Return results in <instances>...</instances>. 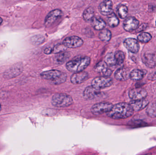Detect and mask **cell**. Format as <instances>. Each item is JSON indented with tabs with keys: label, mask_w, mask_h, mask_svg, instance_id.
Segmentation results:
<instances>
[{
	"label": "cell",
	"mask_w": 156,
	"mask_h": 155,
	"mask_svg": "<svg viewBox=\"0 0 156 155\" xmlns=\"http://www.w3.org/2000/svg\"><path fill=\"white\" fill-rule=\"evenodd\" d=\"M134 111L129 104L121 103L113 105L111 111L107 113V115L112 119L119 120L131 117Z\"/></svg>",
	"instance_id": "cell-1"
},
{
	"label": "cell",
	"mask_w": 156,
	"mask_h": 155,
	"mask_svg": "<svg viewBox=\"0 0 156 155\" xmlns=\"http://www.w3.org/2000/svg\"><path fill=\"white\" fill-rule=\"evenodd\" d=\"M91 59L87 56H78L67 63L66 67L69 72L78 73L83 72L90 63Z\"/></svg>",
	"instance_id": "cell-2"
},
{
	"label": "cell",
	"mask_w": 156,
	"mask_h": 155,
	"mask_svg": "<svg viewBox=\"0 0 156 155\" xmlns=\"http://www.w3.org/2000/svg\"><path fill=\"white\" fill-rule=\"evenodd\" d=\"M43 79L53 85H60L66 82L67 75L65 72L57 70H51L43 72L41 74Z\"/></svg>",
	"instance_id": "cell-3"
},
{
	"label": "cell",
	"mask_w": 156,
	"mask_h": 155,
	"mask_svg": "<svg viewBox=\"0 0 156 155\" xmlns=\"http://www.w3.org/2000/svg\"><path fill=\"white\" fill-rule=\"evenodd\" d=\"M51 103L55 107H68L73 103V98L67 94L58 93L53 96Z\"/></svg>",
	"instance_id": "cell-4"
},
{
	"label": "cell",
	"mask_w": 156,
	"mask_h": 155,
	"mask_svg": "<svg viewBox=\"0 0 156 155\" xmlns=\"http://www.w3.org/2000/svg\"><path fill=\"white\" fill-rule=\"evenodd\" d=\"M112 104L108 102H101L92 106L91 112L94 115H100L110 112L112 108Z\"/></svg>",
	"instance_id": "cell-5"
},
{
	"label": "cell",
	"mask_w": 156,
	"mask_h": 155,
	"mask_svg": "<svg viewBox=\"0 0 156 155\" xmlns=\"http://www.w3.org/2000/svg\"><path fill=\"white\" fill-rule=\"evenodd\" d=\"M112 84V78L106 76L95 77L91 82L92 86L99 90L110 87Z\"/></svg>",
	"instance_id": "cell-6"
},
{
	"label": "cell",
	"mask_w": 156,
	"mask_h": 155,
	"mask_svg": "<svg viewBox=\"0 0 156 155\" xmlns=\"http://www.w3.org/2000/svg\"><path fill=\"white\" fill-rule=\"evenodd\" d=\"M63 15V12L59 9H55L51 11L47 15L45 19L44 24L46 26L49 27L54 24Z\"/></svg>",
	"instance_id": "cell-7"
},
{
	"label": "cell",
	"mask_w": 156,
	"mask_h": 155,
	"mask_svg": "<svg viewBox=\"0 0 156 155\" xmlns=\"http://www.w3.org/2000/svg\"><path fill=\"white\" fill-rule=\"evenodd\" d=\"M83 42L81 38L77 36H71L66 37L63 41V44L66 48H77L83 45Z\"/></svg>",
	"instance_id": "cell-8"
},
{
	"label": "cell",
	"mask_w": 156,
	"mask_h": 155,
	"mask_svg": "<svg viewBox=\"0 0 156 155\" xmlns=\"http://www.w3.org/2000/svg\"><path fill=\"white\" fill-rule=\"evenodd\" d=\"M94 70L96 72L101 75L103 76L110 77L112 71L108 67V65L105 61H101L95 65Z\"/></svg>",
	"instance_id": "cell-9"
},
{
	"label": "cell",
	"mask_w": 156,
	"mask_h": 155,
	"mask_svg": "<svg viewBox=\"0 0 156 155\" xmlns=\"http://www.w3.org/2000/svg\"><path fill=\"white\" fill-rule=\"evenodd\" d=\"M129 96L133 101L145 99L147 93L145 89L142 88H134L129 92Z\"/></svg>",
	"instance_id": "cell-10"
},
{
	"label": "cell",
	"mask_w": 156,
	"mask_h": 155,
	"mask_svg": "<svg viewBox=\"0 0 156 155\" xmlns=\"http://www.w3.org/2000/svg\"><path fill=\"white\" fill-rule=\"evenodd\" d=\"M144 63L148 68L156 67V54L155 53L146 52L142 57Z\"/></svg>",
	"instance_id": "cell-11"
},
{
	"label": "cell",
	"mask_w": 156,
	"mask_h": 155,
	"mask_svg": "<svg viewBox=\"0 0 156 155\" xmlns=\"http://www.w3.org/2000/svg\"><path fill=\"white\" fill-rule=\"evenodd\" d=\"M139 22L134 17H129L126 19L123 23V28L127 32H132L136 30L138 27Z\"/></svg>",
	"instance_id": "cell-12"
},
{
	"label": "cell",
	"mask_w": 156,
	"mask_h": 155,
	"mask_svg": "<svg viewBox=\"0 0 156 155\" xmlns=\"http://www.w3.org/2000/svg\"><path fill=\"white\" fill-rule=\"evenodd\" d=\"M125 47L133 53H136L139 51L140 46L137 40L133 38H128L124 42Z\"/></svg>",
	"instance_id": "cell-13"
},
{
	"label": "cell",
	"mask_w": 156,
	"mask_h": 155,
	"mask_svg": "<svg viewBox=\"0 0 156 155\" xmlns=\"http://www.w3.org/2000/svg\"><path fill=\"white\" fill-rule=\"evenodd\" d=\"M89 77V74L83 71L73 74L70 77V81L73 84H79L87 81Z\"/></svg>",
	"instance_id": "cell-14"
},
{
	"label": "cell",
	"mask_w": 156,
	"mask_h": 155,
	"mask_svg": "<svg viewBox=\"0 0 156 155\" xmlns=\"http://www.w3.org/2000/svg\"><path fill=\"white\" fill-rule=\"evenodd\" d=\"M112 2L111 1H105L102 2L99 5L100 13L105 16H108L113 12Z\"/></svg>",
	"instance_id": "cell-15"
},
{
	"label": "cell",
	"mask_w": 156,
	"mask_h": 155,
	"mask_svg": "<svg viewBox=\"0 0 156 155\" xmlns=\"http://www.w3.org/2000/svg\"><path fill=\"white\" fill-rule=\"evenodd\" d=\"M101 94L100 90L96 89L93 86H88L84 89L83 92V96L84 99L87 100H93L96 98Z\"/></svg>",
	"instance_id": "cell-16"
},
{
	"label": "cell",
	"mask_w": 156,
	"mask_h": 155,
	"mask_svg": "<svg viewBox=\"0 0 156 155\" xmlns=\"http://www.w3.org/2000/svg\"><path fill=\"white\" fill-rule=\"evenodd\" d=\"M115 77L119 81H126L130 78V72L127 68L121 67L115 71Z\"/></svg>",
	"instance_id": "cell-17"
},
{
	"label": "cell",
	"mask_w": 156,
	"mask_h": 155,
	"mask_svg": "<svg viewBox=\"0 0 156 155\" xmlns=\"http://www.w3.org/2000/svg\"><path fill=\"white\" fill-rule=\"evenodd\" d=\"M149 101L146 99L142 100L132 101L129 104L133 108V110L136 112L141 111L144 109L149 104Z\"/></svg>",
	"instance_id": "cell-18"
},
{
	"label": "cell",
	"mask_w": 156,
	"mask_h": 155,
	"mask_svg": "<svg viewBox=\"0 0 156 155\" xmlns=\"http://www.w3.org/2000/svg\"><path fill=\"white\" fill-rule=\"evenodd\" d=\"M70 56L68 52H64L58 54L54 58V62L57 65H61L67 61Z\"/></svg>",
	"instance_id": "cell-19"
},
{
	"label": "cell",
	"mask_w": 156,
	"mask_h": 155,
	"mask_svg": "<svg viewBox=\"0 0 156 155\" xmlns=\"http://www.w3.org/2000/svg\"><path fill=\"white\" fill-rule=\"evenodd\" d=\"M92 25L95 30L101 31L106 26V23L101 18L94 17L91 21Z\"/></svg>",
	"instance_id": "cell-20"
},
{
	"label": "cell",
	"mask_w": 156,
	"mask_h": 155,
	"mask_svg": "<svg viewBox=\"0 0 156 155\" xmlns=\"http://www.w3.org/2000/svg\"><path fill=\"white\" fill-rule=\"evenodd\" d=\"M94 15L95 12L94 9L93 7L90 6L84 10L83 14V17L86 22H91L94 17Z\"/></svg>",
	"instance_id": "cell-21"
},
{
	"label": "cell",
	"mask_w": 156,
	"mask_h": 155,
	"mask_svg": "<svg viewBox=\"0 0 156 155\" xmlns=\"http://www.w3.org/2000/svg\"><path fill=\"white\" fill-rule=\"evenodd\" d=\"M107 24L112 28L116 27L119 24V20L116 15L113 12L108 15L107 18Z\"/></svg>",
	"instance_id": "cell-22"
},
{
	"label": "cell",
	"mask_w": 156,
	"mask_h": 155,
	"mask_svg": "<svg viewBox=\"0 0 156 155\" xmlns=\"http://www.w3.org/2000/svg\"><path fill=\"white\" fill-rule=\"evenodd\" d=\"M144 73L142 70L134 69L130 72V77L133 81H139L144 77Z\"/></svg>",
	"instance_id": "cell-23"
},
{
	"label": "cell",
	"mask_w": 156,
	"mask_h": 155,
	"mask_svg": "<svg viewBox=\"0 0 156 155\" xmlns=\"http://www.w3.org/2000/svg\"><path fill=\"white\" fill-rule=\"evenodd\" d=\"M99 37L101 41L109 42L112 38V32L108 29H104L100 32Z\"/></svg>",
	"instance_id": "cell-24"
},
{
	"label": "cell",
	"mask_w": 156,
	"mask_h": 155,
	"mask_svg": "<svg viewBox=\"0 0 156 155\" xmlns=\"http://www.w3.org/2000/svg\"><path fill=\"white\" fill-rule=\"evenodd\" d=\"M117 12L120 18L125 19L128 14V8L125 5H120L117 7Z\"/></svg>",
	"instance_id": "cell-25"
},
{
	"label": "cell",
	"mask_w": 156,
	"mask_h": 155,
	"mask_svg": "<svg viewBox=\"0 0 156 155\" xmlns=\"http://www.w3.org/2000/svg\"><path fill=\"white\" fill-rule=\"evenodd\" d=\"M105 62L108 66H110L116 65V61L115 54L113 53H109L107 54L105 58Z\"/></svg>",
	"instance_id": "cell-26"
},
{
	"label": "cell",
	"mask_w": 156,
	"mask_h": 155,
	"mask_svg": "<svg viewBox=\"0 0 156 155\" xmlns=\"http://www.w3.org/2000/svg\"><path fill=\"white\" fill-rule=\"evenodd\" d=\"M138 41L141 42L145 43L148 42L152 39V36L150 34L147 32L142 33L139 35L137 37Z\"/></svg>",
	"instance_id": "cell-27"
},
{
	"label": "cell",
	"mask_w": 156,
	"mask_h": 155,
	"mask_svg": "<svg viewBox=\"0 0 156 155\" xmlns=\"http://www.w3.org/2000/svg\"><path fill=\"white\" fill-rule=\"evenodd\" d=\"M115 58L116 59V65H121L123 63L125 58L123 52L121 51H117L115 52Z\"/></svg>",
	"instance_id": "cell-28"
},
{
	"label": "cell",
	"mask_w": 156,
	"mask_h": 155,
	"mask_svg": "<svg viewBox=\"0 0 156 155\" xmlns=\"http://www.w3.org/2000/svg\"><path fill=\"white\" fill-rule=\"evenodd\" d=\"M147 115L152 118L156 117V103H153L149 106L146 110Z\"/></svg>",
	"instance_id": "cell-29"
},
{
	"label": "cell",
	"mask_w": 156,
	"mask_h": 155,
	"mask_svg": "<svg viewBox=\"0 0 156 155\" xmlns=\"http://www.w3.org/2000/svg\"><path fill=\"white\" fill-rule=\"evenodd\" d=\"M66 47L62 44H58L56 45L54 48H53V53L55 54H58L62 52H65Z\"/></svg>",
	"instance_id": "cell-30"
},
{
	"label": "cell",
	"mask_w": 156,
	"mask_h": 155,
	"mask_svg": "<svg viewBox=\"0 0 156 155\" xmlns=\"http://www.w3.org/2000/svg\"><path fill=\"white\" fill-rule=\"evenodd\" d=\"M44 41V37L42 36H39V35L35 36L33 39V42L36 45L40 44L43 43Z\"/></svg>",
	"instance_id": "cell-31"
},
{
	"label": "cell",
	"mask_w": 156,
	"mask_h": 155,
	"mask_svg": "<svg viewBox=\"0 0 156 155\" xmlns=\"http://www.w3.org/2000/svg\"><path fill=\"white\" fill-rule=\"evenodd\" d=\"M147 79L151 81H156V72H153L151 73L148 76Z\"/></svg>",
	"instance_id": "cell-32"
},
{
	"label": "cell",
	"mask_w": 156,
	"mask_h": 155,
	"mask_svg": "<svg viewBox=\"0 0 156 155\" xmlns=\"http://www.w3.org/2000/svg\"><path fill=\"white\" fill-rule=\"evenodd\" d=\"M147 24H144L141 25L139 27L136 29V32H141L142 31H144L145 29L147 28Z\"/></svg>",
	"instance_id": "cell-33"
},
{
	"label": "cell",
	"mask_w": 156,
	"mask_h": 155,
	"mask_svg": "<svg viewBox=\"0 0 156 155\" xmlns=\"http://www.w3.org/2000/svg\"><path fill=\"white\" fill-rule=\"evenodd\" d=\"M44 52L46 54H50L53 53V48H51V47L46 48L44 51Z\"/></svg>",
	"instance_id": "cell-34"
},
{
	"label": "cell",
	"mask_w": 156,
	"mask_h": 155,
	"mask_svg": "<svg viewBox=\"0 0 156 155\" xmlns=\"http://www.w3.org/2000/svg\"><path fill=\"white\" fill-rule=\"evenodd\" d=\"M2 19L1 17H0V25L2 23Z\"/></svg>",
	"instance_id": "cell-35"
},
{
	"label": "cell",
	"mask_w": 156,
	"mask_h": 155,
	"mask_svg": "<svg viewBox=\"0 0 156 155\" xmlns=\"http://www.w3.org/2000/svg\"><path fill=\"white\" fill-rule=\"evenodd\" d=\"M144 155H154L152 154H151V153H148V154H145Z\"/></svg>",
	"instance_id": "cell-36"
},
{
	"label": "cell",
	"mask_w": 156,
	"mask_h": 155,
	"mask_svg": "<svg viewBox=\"0 0 156 155\" xmlns=\"http://www.w3.org/2000/svg\"><path fill=\"white\" fill-rule=\"evenodd\" d=\"M1 109H2V107H1V104H0V111H1Z\"/></svg>",
	"instance_id": "cell-37"
},
{
	"label": "cell",
	"mask_w": 156,
	"mask_h": 155,
	"mask_svg": "<svg viewBox=\"0 0 156 155\" xmlns=\"http://www.w3.org/2000/svg\"></svg>",
	"instance_id": "cell-38"
}]
</instances>
